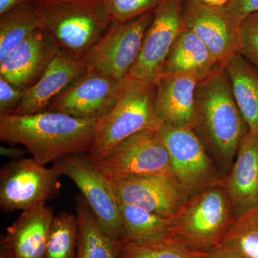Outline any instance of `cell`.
<instances>
[{
	"mask_svg": "<svg viewBox=\"0 0 258 258\" xmlns=\"http://www.w3.org/2000/svg\"><path fill=\"white\" fill-rule=\"evenodd\" d=\"M192 130L225 175L249 128L236 103L222 66H217L208 77L198 83Z\"/></svg>",
	"mask_w": 258,
	"mask_h": 258,
	"instance_id": "1",
	"label": "cell"
},
{
	"mask_svg": "<svg viewBox=\"0 0 258 258\" xmlns=\"http://www.w3.org/2000/svg\"><path fill=\"white\" fill-rule=\"evenodd\" d=\"M97 120L45 111L0 117V140L21 144L42 166L71 154H88L94 142Z\"/></svg>",
	"mask_w": 258,
	"mask_h": 258,
	"instance_id": "2",
	"label": "cell"
},
{
	"mask_svg": "<svg viewBox=\"0 0 258 258\" xmlns=\"http://www.w3.org/2000/svg\"><path fill=\"white\" fill-rule=\"evenodd\" d=\"M42 30L60 51L83 60L111 23L104 0H35Z\"/></svg>",
	"mask_w": 258,
	"mask_h": 258,
	"instance_id": "3",
	"label": "cell"
},
{
	"mask_svg": "<svg viewBox=\"0 0 258 258\" xmlns=\"http://www.w3.org/2000/svg\"><path fill=\"white\" fill-rule=\"evenodd\" d=\"M157 85L127 75L118 81L114 105L97 120L94 142L87 154L94 163L102 160L124 139L144 130H156L162 124L154 109Z\"/></svg>",
	"mask_w": 258,
	"mask_h": 258,
	"instance_id": "4",
	"label": "cell"
},
{
	"mask_svg": "<svg viewBox=\"0 0 258 258\" xmlns=\"http://www.w3.org/2000/svg\"><path fill=\"white\" fill-rule=\"evenodd\" d=\"M236 217L222 186L191 195L170 218L169 235L189 248L208 252L221 244Z\"/></svg>",
	"mask_w": 258,
	"mask_h": 258,
	"instance_id": "5",
	"label": "cell"
},
{
	"mask_svg": "<svg viewBox=\"0 0 258 258\" xmlns=\"http://www.w3.org/2000/svg\"><path fill=\"white\" fill-rule=\"evenodd\" d=\"M157 132L169 152L173 175L190 197L222 186L225 174L192 129L161 124Z\"/></svg>",
	"mask_w": 258,
	"mask_h": 258,
	"instance_id": "6",
	"label": "cell"
},
{
	"mask_svg": "<svg viewBox=\"0 0 258 258\" xmlns=\"http://www.w3.org/2000/svg\"><path fill=\"white\" fill-rule=\"evenodd\" d=\"M52 166L74 181L105 233L119 243L123 237V227L119 205L110 180L86 154L64 155L52 163Z\"/></svg>",
	"mask_w": 258,
	"mask_h": 258,
	"instance_id": "7",
	"label": "cell"
},
{
	"mask_svg": "<svg viewBox=\"0 0 258 258\" xmlns=\"http://www.w3.org/2000/svg\"><path fill=\"white\" fill-rule=\"evenodd\" d=\"M61 176L53 166H42L33 158L10 160L0 170V208L25 211L53 200L60 192Z\"/></svg>",
	"mask_w": 258,
	"mask_h": 258,
	"instance_id": "8",
	"label": "cell"
},
{
	"mask_svg": "<svg viewBox=\"0 0 258 258\" xmlns=\"http://www.w3.org/2000/svg\"><path fill=\"white\" fill-rule=\"evenodd\" d=\"M154 10L125 22H111L83 60L89 69L120 81L138 58Z\"/></svg>",
	"mask_w": 258,
	"mask_h": 258,
	"instance_id": "9",
	"label": "cell"
},
{
	"mask_svg": "<svg viewBox=\"0 0 258 258\" xmlns=\"http://www.w3.org/2000/svg\"><path fill=\"white\" fill-rule=\"evenodd\" d=\"M95 164L109 179L174 176L169 152L156 130H144L131 136Z\"/></svg>",
	"mask_w": 258,
	"mask_h": 258,
	"instance_id": "10",
	"label": "cell"
},
{
	"mask_svg": "<svg viewBox=\"0 0 258 258\" xmlns=\"http://www.w3.org/2000/svg\"><path fill=\"white\" fill-rule=\"evenodd\" d=\"M184 0H161L154 12L152 23L144 36L138 58L129 76L157 85L173 44L184 29L182 23Z\"/></svg>",
	"mask_w": 258,
	"mask_h": 258,
	"instance_id": "11",
	"label": "cell"
},
{
	"mask_svg": "<svg viewBox=\"0 0 258 258\" xmlns=\"http://www.w3.org/2000/svg\"><path fill=\"white\" fill-rule=\"evenodd\" d=\"M109 180L118 203L136 205L168 218L175 215L190 198L172 175Z\"/></svg>",
	"mask_w": 258,
	"mask_h": 258,
	"instance_id": "12",
	"label": "cell"
},
{
	"mask_svg": "<svg viewBox=\"0 0 258 258\" xmlns=\"http://www.w3.org/2000/svg\"><path fill=\"white\" fill-rule=\"evenodd\" d=\"M182 23L184 28L195 32L201 39L220 66L237 52L240 22L225 6L184 0Z\"/></svg>",
	"mask_w": 258,
	"mask_h": 258,
	"instance_id": "13",
	"label": "cell"
},
{
	"mask_svg": "<svg viewBox=\"0 0 258 258\" xmlns=\"http://www.w3.org/2000/svg\"><path fill=\"white\" fill-rule=\"evenodd\" d=\"M118 87L116 80L89 69L57 96L47 110L80 119L97 120L114 105Z\"/></svg>",
	"mask_w": 258,
	"mask_h": 258,
	"instance_id": "14",
	"label": "cell"
},
{
	"mask_svg": "<svg viewBox=\"0 0 258 258\" xmlns=\"http://www.w3.org/2000/svg\"><path fill=\"white\" fill-rule=\"evenodd\" d=\"M60 51L46 32L35 30L0 60V77L21 89L30 87Z\"/></svg>",
	"mask_w": 258,
	"mask_h": 258,
	"instance_id": "15",
	"label": "cell"
},
{
	"mask_svg": "<svg viewBox=\"0 0 258 258\" xmlns=\"http://www.w3.org/2000/svg\"><path fill=\"white\" fill-rule=\"evenodd\" d=\"M89 67L60 51L40 79L24 89L22 101L13 115H31L46 111L54 100L86 72Z\"/></svg>",
	"mask_w": 258,
	"mask_h": 258,
	"instance_id": "16",
	"label": "cell"
},
{
	"mask_svg": "<svg viewBox=\"0 0 258 258\" xmlns=\"http://www.w3.org/2000/svg\"><path fill=\"white\" fill-rule=\"evenodd\" d=\"M222 187L236 217L258 208V134L249 132L241 141Z\"/></svg>",
	"mask_w": 258,
	"mask_h": 258,
	"instance_id": "17",
	"label": "cell"
},
{
	"mask_svg": "<svg viewBox=\"0 0 258 258\" xmlns=\"http://www.w3.org/2000/svg\"><path fill=\"white\" fill-rule=\"evenodd\" d=\"M200 80L186 74L164 76L157 84L154 109L162 124L192 129Z\"/></svg>",
	"mask_w": 258,
	"mask_h": 258,
	"instance_id": "18",
	"label": "cell"
},
{
	"mask_svg": "<svg viewBox=\"0 0 258 258\" xmlns=\"http://www.w3.org/2000/svg\"><path fill=\"white\" fill-rule=\"evenodd\" d=\"M54 217L53 209L46 203L22 212L2 236L15 258H45Z\"/></svg>",
	"mask_w": 258,
	"mask_h": 258,
	"instance_id": "19",
	"label": "cell"
},
{
	"mask_svg": "<svg viewBox=\"0 0 258 258\" xmlns=\"http://www.w3.org/2000/svg\"><path fill=\"white\" fill-rule=\"evenodd\" d=\"M218 66L220 64L201 39L195 32L184 28L168 54L162 76L191 75L201 81Z\"/></svg>",
	"mask_w": 258,
	"mask_h": 258,
	"instance_id": "20",
	"label": "cell"
},
{
	"mask_svg": "<svg viewBox=\"0 0 258 258\" xmlns=\"http://www.w3.org/2000/svg\"><path fill=\"white\" fill-rule=\"evenodd\" d=\"M230 80L232 94L248 125L258 134V69L238 52L222 64Z\"/></svg>",
	"mask_w": 258,
	"mask_h": 258,
	"instance_id": "21",
	"label": "cell"
},
{
	"mask_svg": "<svg viewBox=\"0 0 258 258\" xmlns=\"http://www.w3.org/2000/svg\"><path fill=\"white\" fill-rule=\"evenodd\" d=\"M79 224L76 258H118V243L105 233L82 195L76 198Z\"/></svg>",
	"mask_w": 258,
	"mask_h": 258,
	"instance_id": "22",
	"label": "cell"
},
{
	"mask_svg": "<svg viewBox=\"0 0 258 258\" xmlns=\"http://www.w3.org/2000/svg\"><path fill=\"white\" fill-rule=\"evenodd\" d=\"M39 29L42 30V24L33 3L0 15V60Z\"/></svg>",
	"mask_w": 258,
	"mask_h": 258,
	"instance_id": "23",
	"label": "cell"
},
{
	"mask_svg": "<svg viewBox=\"0 0 258 258\" xmlns=\"http://www.w3.org/2000/svg\"><path fill=\"white\" fill-rule=\"evenodd\" d=\"M207 254L189 248L171 235L149 240H122L118 248V258H205Z\"/></svg>",
	"mask_w": 258,
	"mask_h": 258,
	"instance_id": "24",
	"label": "cell"
},
{
	"mask_svg": "<svg viewBox=\"0 0 258 258\" xmlns=\"http://www.w3.org/2000/svg\"><path fill=\"white\" fill-rule=\"evenodd\" d=\"M118 205L123 231L122 240H149L169 235L171 217L161 216L136 205Z\"/></svg>",
	"mask_w": 258,
	"mask_h": 258,
	"instance_id": "25",
	"label": "cell"
},
{
	"mask_svg": "<svg viewBox=\"0 0 258 258\" xmlns=\"http://www.w3.org/2000/svg\"><path fill=\"white\" fill-rule=\"evenodd\" d=\"M78 241L79 224L76 214L60 212L52 220L45 258H76Z\"/></svg>",
	"mask_w": 258,
	"mask_h": 258,
	"instance_id": "26",
	"label": "cell"
},
{
	"mask_svg": "<svg viewBox=\"0 0 258 258\" xmlns=\"http://www.w3.org/2000/svg\"><path fill=\"white\" fill-rule=\"evenodd\" d=\"M222 243L247 258H258V208L236 217Z\"/></svg>",
	"mask_w": 258,
	"mask_h": 258,
	"instance_id": "27",
	"label": "cell"
},
{
	"mask_svg": "<svg viewBox=\"0 0 258 258\" xmlns=\"http://www.w3.org/2000/svg\"><path fill=\"white\" fill-rule=\"evenodd\" d=\"M237 52L258 69V13L241 20Z\"/></svg>",
	"mask_w": 258,
	"mask_h": 258,
	"instance_id": "28",
	"label": "cell"
},
{
	"mask_svg": "<svg viewBox=\"0 0 258 258\" xmlns=\"http://www.w3.org/2000/svg\"><path fill=\"white\" fill-rule=\"evenodd\" d=\"M111 22L133 20L155 10L161 0H104Z\"/></svg>",
	"mask_w": 258,
	"mask_h": 258,
	"instance_id": "29",
	"label": "cell"
},
{
	"mask_svg": "<svg viewBox=\"0 0 258 258\" xmlns=\"http://www.w3.org/2000/svg\"><path fill=\"white\" fill-rule=\"evenodd\" d=\"M24 90L0 77V117L14 114L23 96Z\"/></svg>",
	"mask_w": 258,
	"mask_h": 258,
	"instance_id": "30",
	"label": "cell"
},
{
	"mask_svg": "<svg viewBox=\"0 0 258 258\" xmlns=\"http://www.w3.org/2000/svg\"><path fill=\"white\" fill-rule=\"evenodd\" d=\"M226 8L237 20H241L248 15L258 13V0H230Z\"/></svg>",
	"mask_w": 258,
	"mask_h": 258,
	"instance_id": "31",
	"label": "cell"
},
{
	"mask_svg": "<svg viewBox=\"0 0 258 258\" xmlns=\"http://www.w3.org/2000/svg\"><path fill=\"white\" fill-rule=\"evenodd\" d=\"M205 258H247L235 249L224 244H220L209 251Z\"/></svg>",
	"mask_w": 258,
	"mask_h": 258,
	"instance_id": "32",
	"label": "cell"
},
{
	"mask_svg": "<svg viewBox=\"0 0 258 258\" xmlns=\"http://www.w3.org/2000/svg\"><path fill=\"white\" fill-rule=\"evenodd\" d=\"M28 152L26 149H20V148L6 147L2 146L0 147V154L3 157L10 159V160H18L24 158V155Z\"/></svg>",
	"mask_w": 258,
	"mask_h": 258,
	"instance_id": "33",
	"label": "cell"
},
{
	"mask_svg": "<svg viewBox=\"0 0 258 258\" xmlns=\"http://www.w3.org/2000/svg\"><path fill=\"white\" fill-rule=\"evenodd\" d=\"M35 1V0H0V15L20 5L34 3Z\"/></svg>",
	"mask_w": 258,
	"mask_h": 258,
	"instance_id": "34",
	"label": "cell"
},
{
	"mask_svg": "<svg viewBox=\"0 0 258 258\" xmlns=\"http://www.w3.org/2000/svg\"><path fill=\"white\" fill-rule=\"evenodd\" d=\"M0 258H15L11 249L2 237L0 240Z\"/></svg>",
	"mask_w": 258,
	"mask_h": 258,
	"instance_id": "35",
	"label": "cell"
},
{
	"mask_svg": "<svg viewBox=\"0 0 258 258\" xmlns=\"http://www.w3.org/2000/svg\"><path fill=\"white\" fill-rule=\"evenodd\" d=\"M201 3L213 6H225L230 0H198Z\"/></svg>",
	"mask_w": 258,
	"mask_h": 258,
	"instance_id": "36",
	"label": "cell"
}]
</instances>
